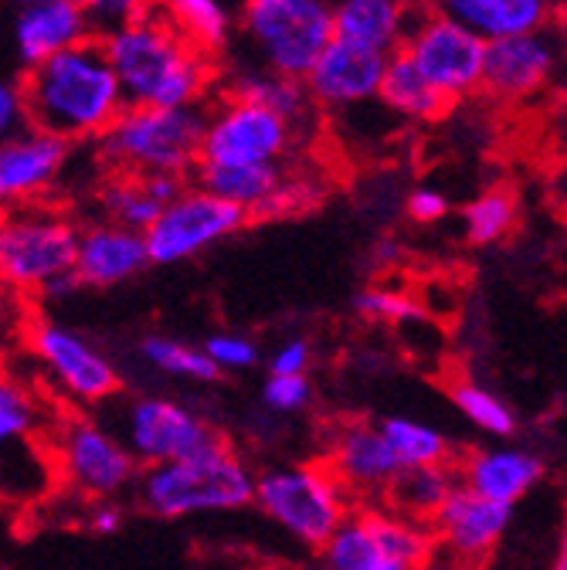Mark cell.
<instances>
[{
	"mask_svg": "<svg viewBox=\"0 0 567 570\" xmlns=\"http://www.w3.org/2000/svg\"><path fill=\"white\" fill-rule=\"evenodd\" d=\"M204 350L222 374L225 371H248L258 364V343L248 340L245 333H215V336L204 340Z\"/></svg>",
	"mask_w": 567,
	"mask_h": 570,
	"instance_id": "8d00e7d4",
	"label": "cell"
},
{
	"mask_svg": "<svg viewBox=\"0 0 567 570\" xmlns=\"http://www.w3.org/2000/svg\"><path fill=\"white\" fill-rule=\"evenodd\" d=\"M38 424L41 404L35 401V394L21 381L4 377V384H0V439L25 442L38 432Z\"/></svg>",
	"mask_w": 567,
	"mask_h": 570,
	"instance_id": "836d02e7",
	"label": "cell"
},
{
	"mask_svg": "<svg viewBox=\"0 0 567 570\" xmlns=\"http://www.w3.org/2000/svg\"><path fill=\"white\" fill-rule=\"evenodd\" d=\"M557 55H560V45L550 28L514 35L504 41H489L482 89L507 102L527 99L554 79Z\"/></svg>",
	"mask_w": 567,
	"mask_h": 570,
	"instance_id": "e0dca14e",
	"label": "cell"
},
{
	"mask_svg": "<svg viewBox=\"0 0 567 570\" xmlns=\"http://www.w3.org/2000/svg\"><path fill=\"white\" fill-rule=\"evenodd\" d=\"M353 309L374 323H418L424 316V309L408 293L391 289V285H368L353 299Z\"/></svg>",
	"mask_w": 567,
	"mask_h": 570,
	"instance_id": "d590c367",
	"label": "cell"
},
{
	"mask_svg": "<svg viewBox=\"0 0 567 570\" xmlns=\"http://www.w3.org/2000/svg\"><path fill=\"white\" fill-rule=\"evenodd\" d=\"M242 35L255 61L278 76L303 79L330 48L333 8L326 0H242Z\"/></svg>",
	"mask_w": 567,
	"mask_h": 570,
	"instance_id": "8992f818",
	"label": "cell"
},
{
	"mask_svg": "<svg viewBox=\"0 0 567 570\" xmlns=\"http://www.w3.org/2000/svg\"><path fill=\"white\" fill-rule=\"evenodd\" d=\"M89 530L92 533H99V537H113V533H119L123 530V510L116 507V503H96L92 510H89Z\"/></svg>",
	"mask_w": 567,
	"mask_h": 570,
	"instance_id": "b9f144b4",
	"label": "cell"
},
{
	"mask_svg": "<svg viewBox=\"0 0 567 570\" xmlns=\"http://www.w3.org/2000/svg\"><path fill=\"white\" fill-rule=\"evenodd\" d=\"M255 482L258 475L248 469V462L222 442L194 459L144 469L136 492L147 513L180 520L197 513H228L255 503Z\"/></svg>",
	"mask_w": 567,
	"mask_h": 570,
	"instance_id": "3957f363",
	"label": "cell"
},
{
	"mask_svg": "<svg viewBox=\"0 0 567 570\" xmlns=\"http://www.w3.org/2000/svg\"><path fill=\"white\" fill-rule=\"evenodd\" d=\"M510 517L514 507H500L492 499H482L479 492L459 485L432 520V533L459 563L479 567L510 530Z\"/></svg>",
	"mask_w": 567,
	"mask_h": 570,
	"instance_id": "d6986e66",
	"label": "cell"
},
{
	"mask_svg": "<svg viewBox=\"0 0 567 570\" xmlns=\"http://www.w3.org/2000/svg\"><path fill=\"white\" fill-rule=\"evenodd\" d=\"M92 38L82 4H25L11 21L14 58L25 71L51 61L61 51H72Z\"/></svg>",
	"mask_w": 567,
	"mask_h": 570,
	"instance_id": "ffe728a7",
	"label": "cell"
},
{
	"mask_svg": "<svg viewBox=\"0 0 567 570\" xmlns=\"http://www.w3.org/2000/svg\"><path fill=\"white\" fill-rule=\"evenodd\" d=\"M313 384L310 377H272L262 384V404L268 414H296L310 404Z\"/></svg>",
	"mask_w": 567,
	"mask_h": 570,
	"instance_id": "74e56055",
	"label": "cell"
},
{
	"mask_svg": "<svg viewBox=\"0 0 567 570\" xmlns=\"http://www.w3.org/2000/svg\"><path fill=\"white\" fill-rule=\"evenodd\" d=\"M550 570H567V517H564V523H560V533H557V547H554Z\"/></svg>",
	"mask_w": 567,
	"mask_h": 570,
	"instance_id": "7bdbcfd3",
	"label": "cell"
},
{
	"mask_svg": "<svg viewBox=\"0 0 567 570\" xmlns=\"http://www.w3.org/2000/svg\"><path fill=\"white\" fill-rule=\"evenodd\" d=\"M326 465L346 485L350 495L378 499L404 475L391 442L381 432V421H350L336 428L326 445Z\"/></svg>",
	"mask_w": 567,
	"mask_h": 570,
	"instance_id": "9a60e30c",
	"label": "cell"
},
{
	"mask_svg": "<svg viewBox=\"0 0 567 570\" xmlns=\"http://www.w3.org/2000/svg\"><path fill=\"white\" fill-rule=\"evenodd\" d=\"M404 210L414 225H439L449 214V197L436 187H414L404 200Z\"/></svg>",
	"mask_w": 567,
	"mask_h": 570,
	"instance_id": "60d3db41",
	"label": "cell"
},
{
	"mask_svg": "<svg viewBox=\"0 0 567 570\" xmlns=\"http://www.w3.org/2000/svg\"><path fill=\"white\" fill-rule=\"evenodd\" d=\"M82 232L45 204L14 207L0 232V268L14 293L41 296L48 285L76 275Z\"/></svg>",
	"mask_w": 567,
	"mask_h": 570,
	"instance_id": "52a82bcc",
	"label": "cell"
},
{
	"mask_svg": "<svg viewBox=\"0 0 567 570\" xmlns=\"http://www.w3.org/2000/svg\"><path fill=\"white\" fill-rule=\"evenodd\" d=\"M157 11L204 51L225 48L235 28L225 0H157Z\"/></svg>",
	"mask_w": 567,
	"mask_h": 570,
	"instance_id": "f546056e",
	"label": "cell"
},
{
	"mask_svg": "<svg viewBox=\"0 0 567 570\" xmlns=\"http://www.w3.org/2000/svg\"><path fill=\"white\" fill-rule=\"evenodd\" d=\"M381 106L401 119L411 122H432L449 109V96L439 92L424 71L411 61V55L401 48L388 58V71H384V86H381Z\"/></svg>",
	"mask_w": 567,
	"mask_h": 570,
	"instance_id": "4316f807",
	"label": "cell"
},
{
	"mask_svg": "<svg viewBox=\"0 0 567 570\" xmlns=\"http://www.w3.org/2000/svg\"><path fill=\"white\" fill-rule=\"evenodd\" d=\"M123 445L139 465H167L222 445L211 421L174 397H133L123 407Z\"/></svg>",
	"mask_w": 567,
	"mask_h": 570,
	"instance_id": "30bf717a",
	"label": "cell"
},
{
	"mask_svg": "<svg viewBox=\"0 0 567 570\" xmlns=\"http://www.w3.org/2000/svg\"><path fill=\"white\" fill-rule=\"evenodd\" d=\"M517 194L507 187H489L472 197L462 210V228L472 245H496L504 242L517 225Z\"/></svg>",
	"mask_w": 567,
	"mask_h": 570,
	"instance_id": "1f68e13d",
	"label": "cell"
},
{
	"mask_svg": "<svg viewBox=\"0 0 567 570\" xmlns=\"http://www.w3.org/2000/svg\"><path fill=\"white\" fill-rule=\"evenodd\" d=\"M296 132L300 129L278 112L248 99L225 96L207 112L201 164H215V167L282 164L296 147Z\"/></svg>",
	"mask_w": 567,
	"mask_h": 570,
	"instance_id": "9c48e42d",
	"label": "cell"
},
{
	"mask_svg": "<svg viewBox=\"0 0 567 570\" xmlns=\"http://www.w3.org/2000/svg\"><path fill=\"white\" fill-rule=\"evenodd\" d=\"M404 51L424 71V79L449 99L482 89L489 41L439 11H418Z\"/></svg>",
	"mask_w": 567,
	"mask_h": 570,
	"instance_id": "5bb4252c",
	"label": "cell"
},
{
	"mask_svg": "<svg viewBox=\"0 0 567 570\" xmlns=\"http://www.w3.org/2000/svg\"><path fill=\"white\" fill-rule=\"evenodd\" d=\"M129 106L187 109L201 106L215 79L207 51L184 38L160 11L106 41Z\"/></svg>",
	"mask_w": 567,
	"mask_h": 570,
	"instance_id": "7a4b0ae2",
	"label": "cell"
},
{
	"mask_svg": "<svg viewBox=\"0 0 567 570\" xmlns=\"http://www.w3.org/2000/svg\"><path fill=\"white\" fill-rule=\"evenodd\" d=\"M436 550L429 523L401 517L391 507L353 510L320 550L323 570H424Z\"/></svg>",
	"mask_w": 567,
	"mask_h": 570,
	"instance_id": "ba28073f",
	"label": "cell"
},
{
	"mask_svg": "<svg viewBox=\"0 0 567 570\" xmlns=\"http://www.w3.org/2000/svg\"><path fill=\"white\" fill-rule=\"evenodd\" d=\"M310 364H313L310 343L300 340V336H293L286 343H278L275 353L268 356V374L272 377H306Z\"/></svg>",
	"mask_w": 567,
	"mask_h": 570,
	"instance_id": "ab89813d",
	"label": "cell"
},
{
	"mask_svg": "<svg viewBox=\"0 0 567 570\" xmlns=\"http://www.w3.org/2000/svg\"><path fill=\"white\" fill-rule=\"evenodd\" d=\"M82 8H86L92 38L109 41L113 35L147 21L157 11V0H86Z\"/></svg>",
	"mask_w": 567,
	"mask_h": 570,
	"instance_id": "e575fe53",
	"label": "cell"
},
{
	"mask_svg": "<svg viewBox=\"0 0 567 570\" xmlns=\"http://www.w3.org/2000/svg\"><path fill=\"white\" fill-rule=\"evenodd\" d=\"M432 11L469 28L482 41H504L514 35L540 31L550 21V4L544 0H429Z\"/></svg>",
	"mask_w": 567,
	"mask_h": 570,
	"instance_id": "d4e9b609",
	"label": "cell"
},
{
	"mask_svg": "<svg viewBox=\"0 0 567 570\" xmlns=\"http://www.w3.org/2000/svg\"><path fill=\"white\" fill-rule=\"evenodd\" d=\"M452 394V404L459 407V414L479 428L482 435H492V439H510L517 432V414L514 407L500 397V394H492L489 387L476 384V381H456L449 387Z\"/></svg>",
	"mask_w": 567,
	"mask_h": 570,
	"instance_id": "d6a6232c",
	"label": "cell"
},
{
	"mask_svg": "<svg viewBox=\"0 0 567 570\" xmlns=\"http://www.w3.org/2000/svg\"><path fill=\"white\" fill-rule=\"evenodd\" d=\"M544 4H550V8H557V4H564V0H544Z\"/></svg>",
	"mask_w": 567,
	"mask_h": 570,
	"instance_id": "f6af8a7d",
	"label": "cell"
},
{
	"mask_svg": "<svg viewBox=\"0 0 567 570\" xmlns=\"http://www.w3.org/2000/svg\"><path fill=\"white\" fill-rule=\"evenodd\" d=\"M228 96L258 102V106L278 112L282 119H290L296 129L310 126L313 109H316V102H313V96H310L303 79L278 76V71L265 68L262 61H242L238 68H232Z\"/></svg>",
	"mask_w": 567,
	"mask_h": 570,
	"instance_id": "484cf974",
	"label": "cell"
},
{
	"mask_svg": "<svg viewBox=\"0 0 567 570\" xmlns=\"http://www.w3.org/2000/svg\"><path fill=\"white\" fill-rule=\"evenodd\" d=\"M459 485H462V479H459V469H452V465L411 469V472H404L391 485L384 503L391 510H398L401 517H408V520H418V523H429L432 527V520L439 517V510L449 503L452 492Z\"/></svg>",
	"mask_w": 567,
	"mask_h": 570,
	"instance_id": "83f0119b",
	"label": "cell"
},
{
	"mask_svg": "<svg viewBox=\"0 0 567 570\" xmlns=\"http://www.w3.org/2000/svg\"><path fill=\"white\" fill-rule=\"evenodd\" d=\"M25 340H28L31 356L45 367V374L72 401L99 404L119 391L116 364L92 340L68 330L65 323L38 316L25 330Z\"/></svg>",
	"mask_w": 567,
	"mask_h": 570,
	"instance_id": "4fadbf2b",
	"label": "cell"
},
{
	"mask_svg": "<svg viewBox=\"0 0 567 570\" xmlns=\"http://www.w3.org/2000/svg\"><path fill=\"white\" fill-rule=\"evenodd\" d=\"M21 86L28 96L31 122L68 142L102 139L129 109L106 41L99 38H89L86 45L25 71Z\"/></svg>",
	"mask_w": 567,
	"mask_h": 570,
	"instance_id": "6da1fadb",
	"label": "cell"
},
{
	"mask_svg": "<svg viewBox=\"0 0 567 570\" xmlns=\"http://www.w3.org/2000/svg\"><path fill=\"white\" fill-rule=\"evenodd\" d=\"M248 222V214L215 194L194 187H184L177 200L164 207L157 225L147 232V248L154 265H177L204 255L207 248L222 245L232 238L242 225Z\"/></svg>",
	"mask_w": 567,
	"mask_h": 570,
	"instance_id": "7c38bea8",
	"label": "cell"
},
{
	"mask_svg": "<svg viewBox=\"0 0 567 570\" xmlns=\"http://www.w3.org/2000/svg\"><path fill=\"white\" fill-rule=\"evenodd\" d=\"M388 58L391 55L333 38L330 48L320 55V61L306 76V89H310L316 109L343 112V109L378 99L381 86H384Z\"/></svg>",
	"mask_w": 567,
	"mask_h": 570,
	"instance_id": "2e32d148",
	"label": "cell"
},
{
	"mask_svg": "<svg viewBox=\"0 0 567 570\" xmlns=\"http://www.w3.org/2000/svg\"><path fill=\"white\" fill-rule=\"evenodd\" d=\"M35 122H31V109H28V96H25V86L8 79L0 86V129H4V139L11 136H21L28 132Z\"/></svg>",
	"mask_w": 567,
	"mask_h": 570,
	"instance_id": "f35d334b",
	"label": "cell"
},
{
	"mask_svg": "<svg viewBox=\"0 0 567 570\" xmlns=\"http://www.w3.org/2000/svg\"><path fill=\"white\" fill-rule=\"evenodd\" d=\"M255 507L293 540L316 550H323L353 513L346 485L326 462L265 469L255 482Z\"/></svg>",
	"mask_w": 567,
	"mask_h": 570,
	"instance_id": "5b68a950",
	"label": "cell"
},
{
	"mask_svg": "<svg viewBox=\"0 0 567 570\" xmlns=\"http://www.w3.org/2000/svg\"><path fill=\"white\" fill-rule=\"evenodd\" d=\"M381 432L391 442V449H394V455H398V462H401L404 472L449 465L452 445H449L446 432H439V428L429 424V421L394 414V417H384L381 421Z\"/></svg>",
	"mask_w": 567,
	"mask_h": 570,
	"instance_id": "f1b7e54d",
	"label": "cell"
},
{
	"mask_svg": "<svg viewBox=\"0 0 567 570\" xmlns=\"http://www.w3.org/2000/svg\"><path fill=\"white\" fill-rule=\"evenodd\" d=\"M184 194L180 177H147V174H116L99 190L102 222L133 228V232H150L164 207Z\"/></svg>",
	"mask_w": 567,
	"mask_h": 570,
	"instance_id": "cb8c5ba5",
	"label": "cell"
},
{
	"mask_svg": "<svg viewBox=\"0 0 567 570\" xmlns=\"http://www.w3.org/2000/svg\"><path fill=\"white\" fill-rule=\"evenodd\" d=\"M68 164V139L31 126L0 147V197L11 207L38 204Z\"/></svg>",
	"mask_w": 567,
	"mask_h": 570,
	"instance_id": "ac0fdd59",
	"label": "cell"
},
{
	"mask_svg": "<svg viewBox=\"0 0 567 570\" xmlns=\"http://www.w3.org/2000/svg\"><path fill=\"white\" fill-rule=\"evenodd\" d=\"M459 479L466 489L492 499L500 507H517L520 499L544 479V462L517 445H496L469 452L459 465Z\"/></svg>",
	"mask_w": 567,
	"mask_h": 570,
	"instance_id": "7402d4cb",
	"label": "cell"
},
{
	"mask_svg": "<svg viewBox=\"0 0 567 570\" xmlns=\"http://www.w3.org/2000/svg\"><path fill=\"white\" fill-rule=\"evenodd\" d=\"M139 356H144L154 371L190 381V384H215L222 377V371L215 367V361H211L204 346H194L187 340H174L164 333H150L139 340Z\"/></svg>",
	"mask_w": 567,
	"mask_h": 570,
	"instance_id": "4dcf8cb0",
	"label": "cell"
},
{
	"mask_svg": "<svg viewBox=\"0 0 567 570\" xmlns=\"http://www.w3.org/2000/svg\"><path fill=\"white\" fill-rule=\"evenodd\" d=\"M11 4L25 8V4H86V0H11Z\"/></svg>",
	"mask_w": 567,
	"mask_h": 570,
	"instance_id": "ee69618b",
	"label": "cell"
},
{
	"mask_svg": "<svg viewBox=\"0 0 567 570\" xmlns=\"http://www.w3.org/2000/svg\"><path fill=\"white\" fill-rule=\"evenodd\" d=\"M55 462L65 475V482L79 489L82 495L106 503L119 495L136 479V459L123 445L119 435H113L106 424L92 417H65L55 432Z\"/></svg>",
	"mask_w": 567,
	"mask_h": 570,
	"instance_id": "8fae6325",
	"label": "cell"
},
{
	"mask_svg": "<svg viewBox=\"0 0 567 570\" xmlns=\"http://www.w3.org/2000/svg\"><path fill=\"white\" fill-rule=\"evenodd\" d=\"M207 112L187 109H150L129 106L113 129L99 139V154L116 174L147 177H187L201 164Z\"/></svg>",
	"mask_w": 567,
	"mask_h": 570,
	"instance_id": "277c9868",
	"label": "cell"
},
{
	"mask_svg": "<svg viewBox=\"0 0 567 570\" xmlns=\"http://www.w3.org/2000/svg\"><path fill=\"white\" fill-rule=\"evenodd\" d=\"M414 18L418 11L408 0H336L333 35L350 45L394 55L404 48Z\"/></svg>",
	"mask_w": 567,
	"mask_h": 570,
	"instance_id": "603a6c76",
	"label": "cell"
},
{
	"mask_svg": "<svg viewBox=\"0 0 567 570\" xmlns=\"http://www.w3.org/2000/svg\"><path fill=\"white\" fill-rule=\"evenodd\" d=\"M147 265L154 262L144 232H133L113 222L82 228L76 278L86 289H113V285H123L133 275H139Z\"/></svg>",
	"mask_w": 567,
	"mask_h": 570,
	"instance_id": "44dd1931",
	"label": "cell"
}]
</instances>
